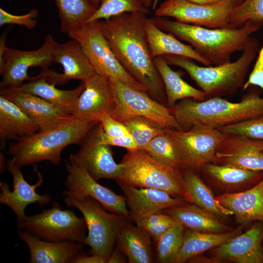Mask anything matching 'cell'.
I'll return each mask as SVG.
<instances>
[{
	"mask_svg": "<svg viewBox=\"0 0 263 263\" xmlns=\"http://www.w3.org/2000/svg\"><path fill=\"white\" fill-rule=\"evenodd\" d=\"M166 132L179 149L187 169L199 173L206 164L216 163L217 148L226 135L217 129L204 127L186 131L167 129Z\"/></svg>",
	"mask_w": 263,
	"mask_h": 263,
	"instance_id": "cell-13",
	"label": "cell"
},
{
	"mask_svg": "<svg viewBox=\"0 0 263 263\" xmlns=\"http://www.w3.org/2000/svg\"><path fill=\"white\" fill-rule=\"evenodd\" d=\"M234 8L231 0L199 4L187 0H166L155 11L158 17H172L180 23L207 28H229L228 17Z\"/></svg>",
	"mask_w": 263,
	"mask_h": 263,
	"instance_id": "cell-12",
	"label": "cell"
},
{
	"mask_svg": "<svg viewBox=\"0 0 263 263\" xmlns=\"http://www.w3.org/2000/svg\"><path fill=\"white\" fill-rule=\"evenodd\" d=\"M83 82L84 89L77 99L72 114L75 119L99 123L104 115H111L115 107L109 80L95 73Z\"/></svg>",
	"mask_w": 263,
	"mask_h": 263,
	"instance_id": "cell-16",
	"label": "cell"
},
{
	"mask_svg": "<svg viewBox=\"0 0 263 263\" xmlns=\"http://www.w3.org/2000/svg\"><path fill=\"white\" fill-rule=\"evenodd\" d=\"M136 12L150 13L142 0H101L99 7L85 23L108 20L125 13Z\"/></svg>",
	"mask_w": 263,
	"mask_h": 263,
	"instance_id": "cell-38",
	"label": "cell"
},
{
	"mask_svg": "<svg viewBox=\"0 0 263 263\" xmlns=\"http://www.w3.org/2000/svg\"><path fill=\"white\" fill-rule=\"evenodd\" d=\"M60 20V31L68 34L84 24L96 9L90 0H54Z\"/></svg>",
	"mask_w": 263,
	"mask_h": 263,
	"instance_id": "cell-34",
	"label": "cell"
},
{
	"mask_svg": "<svg viewBox=\"0 0 263 263\" xmlns=\"http://www.w3.org/2000/svg\"><path fill=\"white\" fill-rule=\"evenodd\" d=\"M18 236L29 248L30 263H72L74 258L83 251L84 245L74 241L47 242L20 229Z\"/></svg>",
	"mask_w": 263,
	"mask_h": 263,
	"instance_id": "cell-25",
	"label": "cell"
},
{
	"mask_svg": "<svg viewBox=\"0 0 263 263\" xmlns=\"http://www.w3.org/2000/svg\"><path fill=\"white\" fill-rule=\"evenodd\" d=\"M263 223L256 222L245 232L208 251L220 263H263Z\"/></svg>",
	"mask_w": 263,
	"mask_h": 263,
	"instance_id": "cell-18",
	"label": "cell"
},
{
	"mask_svg": "<svg viewBox=\"0 0 263 263\" xmlns=\"http://www.w3.org/2000/svg\"><path fill=\"white\" fill-rule=\"evenodd\" d=\"M118 185L126 198L129 216L134 223L150 214L186 202L160 189Z\"/></svg>",
	"mask_w": 263,
	"mask_h": 263,
	"instance_id": "cell-23",
	"label": "cell"
},
{
	"mask_svg": "<svg viewBox=\"0 0 263 263\" xmlns=\"http://www.w3.org/2000/svg\"><path fill=\"white\" fill-rule=\"evenodd\" d=\"M122 123L128 128L140 150H144L154 137L167 130L158 122L142 116L130 117Z\"/></svg>",
	"mask_w": 263,
	"mask_h": 263,
	"instance_id": "cell-37",
	"label": "cell"
},
{
	"mask_svg": "<svg viewBox=\"0 0 263 263\" xmlns=\"http://www.w3.org/2000/svg\"><path fill=\"white\" fill-rule=\"evenodd\" d=\"M120 163L123 168L115 180L118 184L160 189L174 197L193 203L185 188L182 170L163 164L140 149L127 150Z\"/></svg>",
	"mask_w": 263,
	"mask_h": 263,
	"instance_id": "cell-6",
	"label": "cell"
},
{
	"mask_svg": "<svg viewBox=\"0 0 263 263\" xmlns=\"http://www.w3.org/2000/svg\"><path fill=\"white\" fill-rule=\"evenodd\" d=\"M262 153L263 154V151H262Z\"/></svg>",
	"mask_w": 263,
	"mask_h": 263,
	"instance_id": "cell-56",
	"label": "cell"
},
{
	"mask_svg": "<svg viewBox=\"0 0 263 263\" xmlns=\"http://www.w3.org/2000/svg\"><path fill=\"white\" fill-rule=\"evenodd\" d=\"M159 212L147 216L136 222L135 224L140 227L152 224L162 223H176L175 221L168 214Z\"/></svg>",
	"mask_w": 263,
	"mask_h": 263,
	"instance_id": "cell-45",
	"label": "cell"
},
{
	"mask_svg": "<svg viewBox=\"0 0 263 263\" xmlns=\"http://www.w3.org/2000/svg\"><path fill=\"white\" fill-rule=\"evenodd\" d=\"M38 11L36 9H31L27 14L21 15H13L0 8V26L6 24H15L24 26L29 30L34 28L37 24L36 18Z\"/></svg>",
	"mask_w": 263,
	"mask_h": 263,
	"instance_id": "cell-41",
	"label": "cell"
},
{
	"mask_svg": "<svg viewBox=\"0 0 263 263\" xmlns=\"http://www.w3.org/2000/svg\"><path fill=\"white\" fill-rule=\"evenodd\" d=\"M217 129L226 134H238L263 140V116Z\"/></svg>",
	"mask_w": 263,
	"mask_h": 263,
	"instance_id": "cell-40",
	"label": "cell"
},
{
	"mask_svg": "<svg viewBox=\"0 0 263 263\" xmlns=\"http://www.w3.org/2000/svg\"><path fill=\"white\" fill-rule=\"evenodd\" d=\"M0 173H2L4 171L5 169H6V162L5 161V157L1 151L0 152Z\"/></svg>",
	"mask_w": 263,
	"mask_h": 263,
	"instance_id": "cell-51",
	"label": "cell"
},
{
	"mask_svg": "<svg viewBox=\"0 0 263 263\" xmlns=\"http://www.w3.org/2000/svg\"><path fill=\"white\" fill-rule=\"evenodd\" d=\"M107 260L95 255H86L83 251L78 254L72 263H106Z\"/></svg>",
	"mask_w": 263,
	"mask_h": 263,
	"instance_id": "cell-47",
	"label": "cell"
},
{
	"mask_svg": "<svg viewBox=\"0 0 263 263\" xmlns=\"http://www.w3.org/2000/svg\"><path fill=\"white\" fill-rule=\"evenodd\" d=\"M69 207L76 208L84 219L88 234L84 245L90 247V255L108 260L116 244L118 235L127 224L132 222L129 216L108 212L96 200L88 196L64 197Z\"/></svg>",
	"mask_w": 263,
	"mask_h": 263,
	"instance_id": "cell-7",
	"label": "cell"
},
{
	"mask_svg": "<svg viewBox=\"0 0 263 263\" xmlns=\"http://www.w3.org/2000/svg\"><path fill=\"white\" fill-rule=\"evenodd\" d=\"M225 134L217 148L216 164L263 171V140Z\"/></svg>",
	"mask_w": 263,
	"mask_h": 263,
	"instance_id": "cell-20",
	"label": "cell"
},
{
	"mask_svg": "<svg viewBox=\"0 0 263 263\" xmlns=\"http://www.w3.org/2000/svg\"><path fill=\"white\" fill-rule=\"evenodd\" d=\"M155 66L163 82L167 97V106L172 109L177 101L191 98L197 101L207 99L206 94L184 81L178 72L169 67L162 56L154 58Z\"/></svg>",
	"mask_w": 263,
	"mask_h": 263,
	"instance_id": "cell-32",
	"label": "cell"
},
{
	"mask_svg": "<svg viewBox=\"0 0 263 263\" xmlns=\"http://www.w3.org/2000/svg\"><path fill=\"white\" fill-rule=\"evenodd\" d=\"M215 198L221 205L232 212L237 222L263 223V179L247 190L218 195Z\"/></svg>",
	"mask_w": 263,
	"mask_h": 263,
	"instance_id": "cell-26",
	"label": "cell"
},
{
	"mask_svg": "<svg viewBox=\"0 0 263 263\" xmlns=\"http://www.w3.org/2000/svg\"><path fill=\"white\" fill-rule=\"evenodd\" d=\"M187 263H220V262L216 259L211 257H207L202 254L197 255L190 259Z\"/></svg>",
	"mask_w": 263,
	"mask_h": 263,
	"instance_id": "cell-49",
	"label": "cell"
},
{
	"mask_svg": "<svg viewBox=\"0 0 263 263\" xmlns=\"http://www.w3.org/2000/svg\"><path fill=\"white\" fill-rule=\"evenodd\" d=\"M199 173L204 181L220 194L244 191L255 186L263 179V171L215 163L206 164Z\"/></svg>",
	"mask_w": 263,
	"mask_h": 263,
	"instance_id": "cell-22",
	"label": "cell"
},
{
	"mask_svg": "<svg viewBox=\"0 0 263 263\" xmlns=\"http://www.w3.org/2000/svg\"><path fill=\"white\" fill-rule=\"evenodd\" d=\"M252 86L259 87L263 92V46L259 51L253 69L242 89L245 90Z\"/></svg>",
	"mask_w": 263,
	"mask_h": 263,
	"instance_id": "cell-44",
	"label": "cell"
},
{
	"mask_svg": "<svg viewBox=\"0 0 263 263\" xmlns=\"http://www.w3.org/2000/svg\"><path fill=\"white\" fill-rule=\"evenodd\" d=\"M99 142L109 146H117L126 149L127 150L138 149L137 145L131 135L125 136H111L103 130L100 124H98Z\"/></svg>",
	"mask_w": 263,
	"mask_h": 263,
	"instance_id": "cell-42",
	"label": "cell"
},
{
	"mask_svg": "<svg viewBox=\"0 0 263 263\" xmlns=\"http://www.w3.org/2000/svg\"><path fill=\"white\" fill-rule=\"evenodd\" d=\"M157 0H142V1L143 4L146 7L149 8V7H150L152 4L154 5V3H155Z\"/></svg>",
	"mask_w": 263,
	"mask_h": 263,
	"instance_id": "cell-52",
	"label": "cell"
},
{
	"mask_svg": "<svg viewBox=\"0 0 263 263\" xmlns=\"http://www.w3.org/2000/svg\"><path fill=\"white\" fill-rule=\"evenodd\" d=\"M101 0H90L93 5L97 9L100 3Z\"/></svg>",
	"mask_w": 263,
	"mask_h": 263,
	"instance_id": "cell-53",
	"label": "cell"
},
{
	"mask_svg": "<svg viewBox=\"0 0 263 263\" xmlns=\"http://www.w3.org/2000/svg\"><path fill=\"white\" fill-rule=\"evenodd\" d=\"M103 131L111 136H125L130 135L128 128L122 122L116 120L111 114L104 115L99 121Z\"/></svg>",
	"mask_w": 263,
	"mask_h": 263,
	"instance_id": "cell-43",
	"label": "cell"
},
{
	"mask_svg": "<svg viewBox=\"0 0 263 263\" xmlns=\"http://www.w3.org/2000/svg\"><path fill=\"white\" fill-rule=\"evenodd\" d=\"M39 131L37 123L15 103L0 95V145L31 135Z\"/></svg>",
	"mask_w": 263,
	"mask_h": 263,
	"instance_id": "cell-27",
	"label": "cell"
},
{
	"mask_svg": "<svg viewBox=\"0 0 263 263\" xmlns=\"http://www.w3.org/2000/svg\"><path fill=\"white\" fill-rule=\"evenodd\" d=\"M49 83L46 78L38 75L19 87L4 88L18 91L38 96L72 114L74 105L83 91V81L76 88L69 90H60Z\"/></svg>",
	"mask_w": 263,
	"mask_h": 263,
	"instance_id": "cell-29",
	"label": "cell"
},
{
	"mask_svg": "<svg viewBox=\"0 0 263 263\" xmlns=\"http://www.w3.org/2000/svg\"><path fill=\"white\" fill-rule=\"evenodd\" d=\"M150 55L154 58L164 55L181 56L191 58L205 66H211L191 46L184 44L170 33L167 34L159 29L151 18H147L145 24Z\"/></svg>",
	"mask_w": 263,
	"mask_h": 263,
	"instance_id": "cell-28",
	"label": "cell"
},
{
	"mask_svg": "<svg viewBox=\"0 0 263 263\" xmlns=\"http://www.w3.org/2000/svg\"><path fill=\"white\" fill-rule=\"evenodd\" d=\"M51 34L46 35L44 42L38 49L23 51L6 47L0 61V73L2 79L0 88H13L20 86L32 77L28 70L33 67H39L42 70L48 69L54 62L55 55L58 46Z\"/></svg>",
	"mask_w": 263,
	"mask_h": 263,
	"instance_id": "cell-11",
	"label": "cell"
},
{
	"mask_svg": "<svg viewBox=\"0 0 263 263\" xmlns=\"http://www.w3.org/2000/svg\"><path fill=\"white\" fill-rule=\"evenodd\" d=\"M126 255L129 263H151L154 261L151 238L143 228L132 222L120 231L116 244Z\"/></svg>",
	"mask_w": 263,
	"mask_h": 263,
	"instance_id": "cell-31",
	"label": "cell"
},
{
	"mask_svg": "<svg viewBox=\"0 0 263 263\" xmlns=\"http://www.w3.org/2000/svg\"><path fill=\"white\" fill-rule=\"evenodd\" d=\"M67 172L65 182L64 197L81 198L91 197L98 202L109 212L129 216L126 198L115 193L94 179L81 167L69 160L65 161Z\"/></svg>",
	"mask_w": 263,
	"mask_h": 263,
	"instance_id": "cell-14",
	"label": "cell"
},
{
	"mask_svg": "<svg viewBox=\"0 0 263 263\" xmlns=\"http://www.w3.org/2000/svg\"><path fill=\"white\" fill-rule=\"evenodd\" d=\"M99 123L77 119L61 126L11 142L7 152L19 167L46 161L55 166L60 164L61 153L67 146L80 145Z\"/></svg>",
	"mask_w": 263,
	"mask_h": 263,
	"instance_id": "cell-5",
	"label": "cell"
},
{
	"mask_svg": "<svg viewBox=\"0 0 263 263\" xmlns=\"http://www.w3.org/2000/svg\"><path fill=\"white\" fill-rule=\"evenodd\" d=\"M248 21L263 24V0H244L228 17L229 28H239Z\"/></svg>",
	"mask_w": 263,
	"mask_h": 263,
	"instance_id": "cell-39",
	"label": "cell"
},
{
	"mask_svg": "<svg viewBox=\"0 0 263 263\" xmlns=\"http://www.w3.org/2000/svg\"><path fill=\"white\" fill-rule=\"evenodd\" d=\"M12 158L6 162V169L13 177V190H10L6 182H0V203L10 207L15 213L18 222L21 221L25 217L24 211L26 207L31 204L43 206L51 201L48 194L40 195L36 192V188L43 182L40 173L38 172V180L34 185L29 184L24 179L21 170Z\"/></svg>",
	"mask_w": 263,
	"mask_h": 263,
	"instance_id": "cell-17",
	"label": "cell"
},
{
	"mask_svg": "<svg viewBox=\"0 0 263 263\" xmlns=\"http://www.w3.org/2000/svg\"><path fill=\"white\" fill-rule=\"evenodd\" d=\"M185 229L178 224L166 231L154 244L155 262L173 263L182 244Z\"/></svg>",
	"mask_w": 263,
	"mask_h": 263,
	"instance_id": "cell-36",
	"label": "cell"
},
{
	"mask_svg": "<svg viewBox=\"0 0 263 263\" xmlns=\"http://www.w3.org/2000/svg\"><path fill=\"white\" fill-rule=\"evenodd\" d=\"M157 27L190 44L211 65L230 62L231 55L242 51L263 23L248 21L239 28H207L172 21L165 17L151 18Z\"/></svg>",
	"mask_w": 263,
	"mask_h": 263,
	"instance_id": "cell-3",
	"label": "cell"
},
{
	"mask_svg": "<svg viewBox=\"0 0 263 263\" xmlns=\"http://www.w3.org/2000/svg\"><path fill=\"white\" fill-rule=\"evenodd\" d=\"M128 262V259L126 255L115 244L114 248L109 258L107 263H125Z\"/></svg>",
	"mask_w": 263,
	"mask_h": 263,
	"instance_id": "cell-48",
	"label": "cell"
},
{
	"mask_svg": "<svg viewBox=\"0 0 263 263\" xmlns=\"http://www.w3.org/2000/svg\"><path fill=\"white\" fill-rule=\"evenodd\" d=\"M248 89L238 102L221 97L204 101L187 98L177 102L171 112L184 131L196 127L217 129L263 116L260 88L252 86Z\"/></svg>",
	"mask_w": 263,
	"mask_h": 263,
	"instance_id": "cell-2",
	"label": "cell"
},
{
	"mask_svg": "<svg viewBox=\"0 0 263 263\" xmlns=\"http://www.w3.org/2000/svg\"><path fill=\"white\" fill-rule=\"evenodd\" d=\"M147 18V14L142 13H125L97 21L124 69L144 87L150 97L167 106L164 85L148 42L145 28Z\"/></svg>",
	"mask_w": 263,
	"mask_h": 263,
	"instance_id": "cell-1",
	"label": "cell"
},
{
	"mask_svg": "<svg viewBox=\"0 0 263 263\" xmlns=\"http://www.w3.org/2000/svg\"><path fill=\"white\" fill-rule=\"evenodd\" d=\"M234 7L240 5L244 0H231Z\"/></svg>",
	"mask_w": 263,
	"mask_h": 263,
	"instance_id": "cell-54",
	"label": "cell"
},
{
	"mask_svg": "<svg viewBox=\"0 0 263 263\" xmlns=\"http://www.w3.org/2000/svg\"><path fill=\"white\" fill-rule=\"evenodd\" d=\"M54 62L62 66L63 73L47 69L42 70L38 75L55 85L65 84L72 79L83 81L95 73L80 45L74 39L58 44Z\"/></svg>",
	"mask_w": 263,
	"mask_h": 263,
	"instance_id": "cell-19",
	"label": "cell"
},
{
	"mask_svg": "<svg viewBox=\"0 0 263 263\" xmlns=\"http://www.w3.org/2000/svg\"><path fill=\"white\" fill-rule=\"evenodd\" d=\"M191 2H193L199 4H211L213 3L218 2L224 0H187Z\"/></svg>",
	"mask_w": 263,
	"mask_h": 263,
	"instance_id": "cell-50",
	"label": "cell"
},
{
	"mask_svg": "<svg viewBox=\"0 0 263 263\" xmlns=\"http://www.w3.org/2000/svg\"><path fill=\"white\" fill-rule=\"evenodd\" d=\"M80 45L96 73L116 77L128 85L146 92L117 60L99 27L98 21L85 23L67 34Z\"/></svg>",
	"mask_w": 263,
	"mask_h": 263,
	"instance_id": "cell-10",
	"label": "cell"
},
{
	"mask_svg": "<svg viewBox=\"0 0 263 263\" xmlns=\"http://www.w3.org/2000/svg\"><path fill=\"white\" fill-rule=\"evenodd\" d=\"M113 93L115 107L111 116L121 122L133 116L152 119L167 129L182 131L171 109L120 79L108 77Z\"/></svg>",
	"mask_w": 263,
	"mask_h": 263,
	"instance_id": "cell-9",
	"label": "cell"
},
{
	"mask_svg": "<svg viewBox=\"0 0 263 263\" xmlns=\"http://www.w3.org/2000/svg\"><path fill=\"white\" fill-rule=\"evenodd\" d=\"M184 186L193 203L217 215L222 219L232 215L231 211L221 205L199 173L191 169L182 170Z\"/></svg>",
	"mask_w": 263,
	"mask_h": 263,
	"instance_id": "cell-33",
	"label": "cell"
},
{
	"mask_svg": "<svg viewBox=\"0 0 263 263\" xmlns=\"http://www.w3.org/2000/svg\"><path fill=\"white\" fill-rule=\"evenodd\" d=\"M98 124L80 145L78 150L70 154L69 161L85 169L96 181H115L122 172V165L114 161L110 146L99 142Z\"/></svg>",
	"mask_w": 263,
	"mask_h": 263,
	"instance_id": "cell-15",
	"label": "cell"
},
{
	"mask_svg": "<svg viewBox=\"0 0 263 263\" xmlns=\"http://www.w3.org/2000/svg\"><path fill=\"white\" fill-rule=\"evenodd\" d=\"M142 150L163 164L181 170L187 169L179 149L166 131L154 137Z\"/></svg>",
	"mask_w": 263,
	"mask_h": 263,
	"instance_id": "cell-35",
	"label": "cell"
},
{
	"mask_svg": "<svg viewBox=\"0 0 263 263\" xmlns=\"http://www.w3.org/2000/svg\"><path fill=\"white\" fill-rule=\"evenodd\" d=\"M0 95L19 107L37 123L40 131L53 129L75 119L72 114L31 94L0 88Z\"/></svg>",
	"mask_w": 263,
	"mask_h": 263,
	"instance_id": "cell-21",
	"label": "cell"
},
{
	"mask_svg": "<svg viewBox=\"0 0 263 263\" xmlns=\"http://www.w3.org/2000/svg\"><path fill=\"white\" fill-rule=\"evenodd\" d=\"M17 227L43 241H74L84 244L87 227L84 219L69 209H62L57 202L39 214L25 216Z\"/></svg>",
	"mask_w": 263,
	"mask_h": 263,
	"instance_id": "cell-8",
	"label": "cell"
},
{
	"mask_svg": "<svg viewBox=\"0 0 263 263\" xmlns=\"http://www.w3.org/2000/svg\"><path fill=\"white\" fill-rule=\"evenodd\" d=\"M242 232V226L223 233L202 232L185 229L182 244L173 263H187L190 258L208 251Z\"/></svg>",
	"mask_w": 263,
	"mask_h": 263,
	"instance_id": "cell-30",
	"label": "cell"
},
{
	"mask_svg": "<svg viewBox=\"0 0 263 263\" xmlns=\"http://www.w3.org/2000/svg\"><path fill=\"white\" fill-rule=\"evenodd\" d=\"M162 211L185 229L214 233H226L234 229L226 225L225 220L193 203L186 202Z\"/></svg>",
	"mask_w": 263,
	"mask_h": 263,
	"instance_id": "cell-24",
	"label": "cell"
},
{
	"mask_svg": "<svg viewBox=\"0 0 263 263\" xmlns=\"http://www.w3.org/2000/svg\"><path fill=\"white\" fill-rule=\"evenodd\" d=\"M262 251H263V244H262Z\"/></svg>",
	"mask_w": 263,
	"mask_h": 263,
	"instance_id": "cell-55",
	"label": "cell"
},
{
	"mask_svg": "<svg viewBox=\"0 0 263 263\" xmlns=\"http://www.w3.org/2000/svg\"><path fill=\"white\" fill-rule=\"evenodd\" d=\"M259 51L258 39L250 37L241 56L232 62L214 66H200L188 57L171 55L162 56L169 65L184 70L206 94L207 99L232 96L242 88L249 67Z\"/></svg>",
	"mask_w": 263,
	"mask_h": 263,
	"instance_id": "cell-4",
	"label": "cell"
},
{
	"mask_svg": "<svg viewBox=\"0 0 263 263\" xmlns=\"http://www.w3.org/2000/svg\"><path fill=\"white\" fill-rule=\"evenodd\" d=\"M176 223L148 225L141 227L150 236L154 243L166 231Z\"/></svg>",
	"mask_w": 263,
	"mask_h": 263,
	"instance_id": "cell-46",
	"label": "cell"
}]
</instances>
